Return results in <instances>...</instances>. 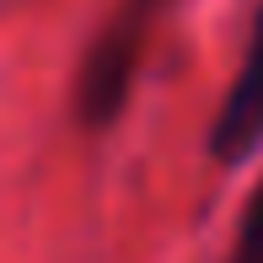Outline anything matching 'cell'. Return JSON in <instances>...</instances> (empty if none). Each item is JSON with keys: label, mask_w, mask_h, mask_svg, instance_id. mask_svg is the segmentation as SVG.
I'll return each mask as SVG.
<instances>
[{"label": "cell", "mask_w": 263, "mask_h": 263, "mask_svg": "<svg viewBox=\"0 0 263 263\" xmlns=\"http://www.w3.org/2000/svg\"><path fill=\"white\" fill-rule=\"evenodd\" d=\"M156 16H161V0H118L102 16V27L86 38L81 65H76V86H70V113L81 129L118 124V113L129 107V91H135V70L145 59Z\"/></svg>", "instance_id": "obj_1"}, {"label": "cell", "mask_w": 263, "mask_h": 263, "mask_svg": "<svg viewBox=\"0 0 263 263\" xmlns=\"http://www.w3.org/2000/svg\"><path fill=\"white\" fill-rule=\"evenodd\" d=\"M204 151L220 166H247L263 151V0H258V16H253V38H247L242 70H236L226 102L210 118Z\"/></svg>", "instance_id": "obj_2"}, {"label": "cell", "mask_w": 263, "mask_h": 263, "mask_svg": "<svg viewBox=\"0 0 263 263\" xmlns=\"http://www.w3.org/2000/svg\"><path fill=\"white\" fill-rule=\"evenodd\" d=\"M231 263H263V183L247 194V204H242L236 242H231Z\"/></svg>", "instance_id": "obj_3"}]
</instances>
